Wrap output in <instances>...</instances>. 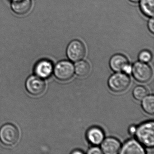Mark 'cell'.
<instances>
[{"instance_id": "1", "label": "cell", "mask_w": 154, "mask_h": 154, "mask_svg": "<svg viewBox=\"0 0 154 154\" xmlns=\"http://www.w3.org/2000/svg\"><path fill=\"white\" fill-rule=\"evenodd\" d=\"M154 124L153 121H149L140 124L137 128L136 138L145 146L153 147L154 146Z\"/></svg>"}, {"instance_id": "2", "label": "cell", "mask_w": 154, "mask_h": 154, "mask_svg": "<svg viewBox=\"0 0 154 154\" xmlns=\"http://www.w3.org/2000/svg\"><path fill=\"white\" fill-rule=\"evenodd\" d=\"M130 83V78L128 74L120 72L112 75L108 80L109 88L115 93L125 91L128 88Z\"/></svg>"}, {"instance_id": "3", "label": "cell", "mask_w": 154, "mask_h": 154, "mask_svg": "<svg viewBox=\"0 0 154 154\" xmlns=\"http://www.w3.org/2000/svg\"><path fill=\"white\" fill-rule=\"evenodd\" d=\"M19 138L18 130L13 124H5L0 129V140L4 145L13 146L17 142Z\"/></svg>"}, {"instance_id": "4", "label": "cell", "mask_w": 154, "mask_h": 154, "mask_svg": "<svg viewBox=\"0 0 154 154\" xmlns=\"http://www.w3.org/2000/svg\"><path fill=\"white\" fill-rule=\"evenodd\" d=\"M66 55L73 62H77L83 59L86 54V48L83 43L78 39L70 42L66 48Z\"/></svg>"}, {"instance_id": "5", "label": "cell", "mask_w": 154, "mask_h": 154, "mask_svg": "<svg viewBox=\"0 0 154 154\" xmlns=\"http://www.w3.org/2000/svg\"><path fill=\"white\" fill-rule=\"evenodd\" d=\"M54 72L55 76L58 80L65 82L70 80L73 76L74 66L70 61L63 60L56 65Z\"/></svg>"}, {"instance_id": "6", "label": "cell", "mask_w": 154, "mask_h": 154, "mask_svg": "<svg viewBox=\"0 0 154 154\" xmlns=\"http://www.w3.org/2000/svg\"><path fill=\"white\" fill-rule=\"evenodd\" d=\"M131 73L137 82L146 83L151 79L153 74L151 67L146 63L137 62L133 64Z\"/></svg>"}, {"instance_id": "7", "label": "cell", "mask_w": 154, "mask_h": 154, "mask_svg": "<svg viewBox=\"0 0 154 154\" xmlns=\"http://www.w3.org/2000/svg\"><path fill=\"white\" fill-rule=\"evenodd\" d=\"M26 87L29 94L34 96H38L45 92L46 84L42 78L37 75H31L26 81Z\"/></svg>"}, {"instance_id": "8", "label": "cell", "mask_w": 154, "mask_h": 154, "mask_svg": "<svg viewBox=\"0 0 154 154\" xmlns=\"http://www.w3.org/2000/svg\"><path fill=\"white\" fill-rule=\"evenodd\" d=\"M54 71V66L51 61L43 59L38 61L34 68L36 75L41 78H47L52 75Z\"/></svg>"}, {"instance_id": "9", "label": "cell", "mask_w": 154, "mask_h": 154, "mask_svg": "<svg viewBox=\"0 0 154 154\" xmlns=\"http://www.w3.org/2000/svg\"><path fill=\"white\" fill-rule=\"evenodd\" d=\"M101 144L102 151L105 154H118L121 148V144L119 140L112 137L103 140Z\"/></svg>"}, {"instance_id": "10", "label": "cell", "mask_w": 154, "mask_h": 154, "mask_svg": "<svg viewBox=\"0 0 154 154\" xmlns=\"http://www.w3.org/2000/svg\"><path fill=\"white\" fill-rule=\"evenodd\" d=\"M119 153L122 154H144L145 149L138 140H129L121 147Z\"/></svg>"}, {"instance_id": "11", "label": "cell", "mask_w": 154, "mask_h": 154, "mask_svg": "<svg viewBox=\"0 0 154 154\" xmlns=\"http://www.w3.org/2000/svg\"><path fill=\"white\" fill-rule=\"evenodd\" d=\"M128 64V58L122 54L114 55L110 59V67L112 70L116 72H123L124 68Z\"/></svg>"}, {"instance_id": "12", "label": "cell", "mask_w": 154, "mask_h": 154, "mask_svg": "<svg viewBox=\"0 0 154 154\" xmlns=\"http://www.w3.org/2000/svg\"><path fill=\"white\" fill-rule=\"evenodd\" d=\"M11 5V9L14 13L22 16L27 14L30 11L32 2L31 0H12Z\"/></svg>"}, {"instance_id": "13", "label": "cell", "mask_w": 154, "mask_h": 154, "mask_svg": "<svg viewBox=\"0 0 154 154\" xmlns=\"http://www.w3.org/2000/svg\"><path fill=\"white\" fill-rule=\"evenodd\" d=\"M86 138L91 144L95 146L100 145L104 140V132L99 127H91L87 131Z\"/></svg>"}, {"instance_id": "14", "label": "cell", "mask_w": 154, "mask_h": 154, "mask_svg": "<svg viewBox=\"0 0 154 154\" xmlns=\"http://www.w3.org/2000/svg\"><path fill=\"white\" fill-rule=\"evenodd\" d=\"M140 11L146 17H153L154 13V0H140Z\"/></svg>"}, {"instance_id": "15", "label": "cell", "mask_w": 154, "mask_h": 154, "mask_svg": "<svg viewBox=\"0 0 154 154\" xmlns=\"http://www.w3.org/2000/svg\"><path fill=\"white\" fill-rule=\"evenodd\" d=\"M75 72L80 77L87 76L90 72L91 66L89 63L86 61H79L75 64L74 67Z\"/></svg>"}, {"instance_id": "16", "label": "cell", "mask_w": 154, "mask_h": 154, "mask_svg": "<svg viewBox=\"0 0 154 154\" xmlns=\"http://www.w3.org/2000/svg\"><path fill=\"white\" fill-rule=\"evenodd\" d=\"M141 106L146 113L150 115L154 113V97L153 95H146L142 99Z\"/></svg>"}, {"instance_id": "17", "label": "cell", "mask_w": 154, "mask_h": 154, "mask_svg": "<svg viewBox=\"0 0 154 154\" xmlns=\"http://www.w3.org/2000/svg\"><path fill=\"white\" fill-rule=\"evenodd\" d=\"M133 96L137 100H141L147 95L148 91L146 88L144 86L138 85L136 86L133 91Z\"/></svg>"}, {"instance_id": "18", "label": "cell", "mask_w": 154, "mask_h": 154, "mask_svg": "<svg viewBox=\"0 0 154 154\" xmlns=\"http://www.w3.org/2000/svg\"><path fill=\"white\" fill-rule=\"evenodd\" d=\"M138 59L140 62L146 63H149L152 59V54L149 50H142L139 54Z\"/></svg>"}, {"instance_id": "19", "label": "cell", "mask_w": 154, "mask_h": 154, "mask_svg": "<svg viewBox=\"0 0 154 154\" xmlns=\"http://www.w3.org/2000/svg\"><path fill=\"white\" fill-rule=\"evenodd\" d=\"M87 153L89 154H101L103 152L101 148H99L97 147H92L88 149Z\"/></svg>"}, {"instance_id": "20", "label": "cell", "mask_w": 154, "mask_h": 154, "mask_svg": "<svg viewBox=\"0 0 154 154\" xmlns=\"http://www.w3.org/2000/svg\"><path fill=\"white\" fill-rule=\"evenodd\" d=\"M148 27L150 32L152 34L154 33V20L153 17H150L148 22Z\"/></svg>"}, {"instance_id": "21", "label": "cell", "mask_w": 154, "mask_h": 154, "mask_svg": "<svg viewBox=\"0 0 154 154\" xmlns=\"http://www.w3.org/2000/svg\"><path fill=\"white\" fill-rule=\"evenodd\" d=\"M136 129H137V128H136L135 126H131V127H130L129 128V133H131V134H135V132H136Z\"/></svg>"}, {"instance_id": "22", "label": "cell", "mask_w": 154, "mask_h": 154, "mask_svg": "<svg viewBox=\"0 0 154 154\" xmlns=\"http://www.w3.org/2000/svg\"><path fill=\"white\" fill-rule=\"evenodd\" d=\"M83 152L82 151H81L80 150H74L73 152H72V154H83Z\"/></svg>"}, {"instance_id": "23", "label": "cell", "mask_w": 154, "mask_h": 154, "mask_svg": "<svg viewBox=\"0 0 154 154\" xmlns=\"http://www.w3.org/2000/svg\"><path fill=\"white\" fill-rule=\"evenodd\" d=\"M129 1L131 2H133V3H137V2H139L140 1V0H129Z\"/></svg>"}]
</instances>
